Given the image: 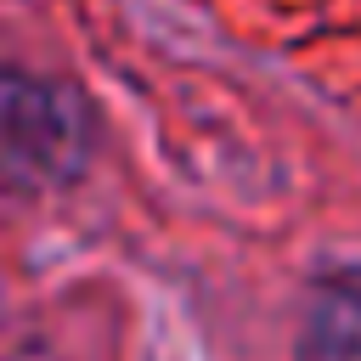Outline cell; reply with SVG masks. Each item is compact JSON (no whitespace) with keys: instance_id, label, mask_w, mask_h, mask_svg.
Segmentation results:
<instances>
[{"instance_id":"obj_1","label":"cell","mask_w":361,"mask_h":361,"mask_svg":"<svg viewBox=\"0 0 361 361\" xmlns=\"http://www.w3.org/2000/svg\"><path fill=\"white\" fill-rule=\"evenodd\" d=\"M90 107L62 79L0 51V192L45 197L85 175Z\"/></svg>"},{"instance_id":"obj_2","label":"cell","mask_w":361,"mask_h":361,"mask_svg":"<svg viewBox=\"0 0 361 361\" xmlns=\"http://www.w3.org/2000/svg\"><path fill=\"white\" fill-rule=\"evenodd\" d=\"M293 361H361V271H333L310 282Z\"/></svg>"}]
</instances>
